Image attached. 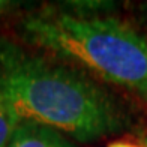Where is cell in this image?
<instances>
[{"mask_svg": "<svg viewBox=\"0 0 147 147\" xmlns=\"http://www.w3.org/2000/svg\"><path fill=\"white\" fill-rule=\"evenodd\" d=\"M108 147H140V146L129 141H116V143H111Z\"/></svg>", "mask_w": 147, "mask_h": 147, "instance_id": "6", "label": "cell"}, {"mask_svg": "<svg viewBox=\"0 0 147 147\" xmlns=\"http://www.w3.org/2000/svg\"><path fill=\"white\" fill-rule=\"evenodd\" d=\"M0 92L21 120L80 141H95L125 125L120 105L99 84L6 39H0Z\"/></svg>", "mask_w": 147, "mask_h": 147, "instance_id": "1", "label": "cell"}, {"mask_svg": "<svg viewBox=\"0 0 147 147\" xmlns=\"http://www.w3.org/2000/svg\"><path fill=\"white\" fill-rule=\"evenodd\" d=\"M23 120L12 104L0 92V147H8Z\"/></svg>", "mask_w": 147, "mask_h": 147, "instance_id": "4", "label": "cell"}, {"mask_svg": "<svg viewBox=\"0 0 147 147\" xmlns=\"http://www.w3.org/2000/svg\"><path fill=\"white\" fill-rule=\"evenodd\" d=\"M27 41L116 86L147 95V39L114 18L38 14L23 21Z\"/></svg>", "mask_w": 147, "mask_h": 147, "instance_id": "2", "label": "cell"}, {"mask_svg": "<svg viewBox=\"0 0 147 147\" xmlns=\"http://www.w3.org/2000/svg\"><path fill=\"white\" fill-rule=\"evenodd\" d=\"M144 98H146V101H147V95H146V96H144Z\"/></svg>", "mask_w": 147, "mask_h": 147, "instance_id": "7", "label": "cell"}, {"mask_svg": "<svg viewBox=\"0 0 147 147\" xmlns=\"http://www.w3.org/2000/svg\"><path fill=\"white\" fill-rule=\"evenodd\" d=\"M8 147H75L65 134L30 120L20 123Z\"/></svg>", "mask_w": 147, "mask_h": 147, "instance_id": "3", "label": "cell"}, {"mask_svg": "<svg viewBox=\"0 0 147 147\" xmlns=\"http://www.w3.org/2000/svg\"><path fill=\"white\" fill-rule=\"evenodd\" d=\"M14 5H17V3L8 2V0H0V15L5 14V12H8V11H11L12 8H14Z\"/></svg>", "mask_w": 147, "mask_h": 147, "instance_id": "5", "label": "cell"}, {"mask_svg": "<svg viewBox=\"0 0 147 147\" xmlns=\"http://www.w3.org/2000/svg\"><path fill=\"white\" fill-rule=\"evenodd\" d=\"M146 147H147V140H146Z\"/></svg>", "mask_w": 147, "mask_h": 147, "instance_id": "8", "label": "cell"}]
</instances>
